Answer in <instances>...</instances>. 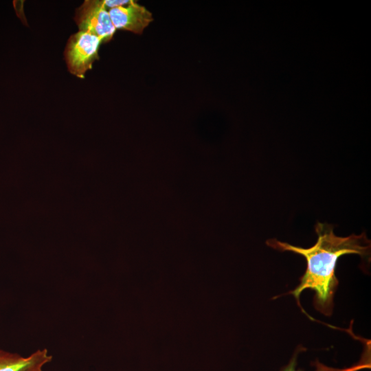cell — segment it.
I'll return each instance as SVG.
<instances>
[{
	"instance_id": "1",
	"label": "cell",
	"mask_w": 371,
	"mask_h": 371,
	"mask_svg": "<svg viewBox=\"0 0 371 371\" xmlns=\"http://www.w3.org/2000/svg\"><path fill=\"white\" fill-rule=\"evenodd\" d=\"M317 235L316 243L309 248H302L277 239L268 240V246L281 251H289L304 256L306 260L304 274L300 278V284L292 294L300 306V294L306 289L315 291V308L326 315L332 313L333 297L338 285L335 269L338 259L346 254H357L362 258L370 254V241L365 233L351 234L346 237L338 236L333 226L328 223H317L315 226Z\"/></svg>"
},
{
	"instance_id": "2",
	"label": "cell",
	"mask_w": 371,
	"mask_h": 371,
	"mask_svg": "<svg viewBox=\"0 0 371 371\" xmlns=\"http://www.w3.org/2000/svg\"><path fill=\"white\" fill-rule=\"evenodd\" d=\"M102 41L86 32L78 31L72 34L66 45L64 56L69 71L80 78L92 68L98 60V50Z\"/></svg>"
},
{
	"instance_id": "3",
	"label": "cell",
	"mask_w": 371,
	"mask_h": 371,
	"mask_svg": "<svg viewBox=\"0 0 371 371\" xmlns=\"http://www.w3.org/2000/svg\"><path fill=\"white\" fill-rule=\"evenodd\" d=\"M74 20L79 31L91 33L102 43L110 41L116 31L103 0L85 1L76 9Z\"/></svg>"
},
{
	"instance_id": "4",
	"label": "cell",
	"mask_w": 371,
	"mask_h": 371,
	"mask_svg": "<svg viewBox=\"0 0 371 371\" xmlns=\"http://www.w3.org/2000/svg\"><path fill=\"white\" fill-rule=\"evenodd\" d=\"M109 13L116 30L139 34L153 21L152 13L133 0L126 5L109 10Z\"/></svg>"
},
{
	"instance_id": "5",
	"label": "cell",
	"mask_w": 371,
	"mask_h": 371,
	"mask_svg": "<svg viewBox=\"0 0 371 371\" xmlns=\"http://www.w3.org/2000/svg\"><path fill=\"white\" fill-rule=\"evenodd\" d=\"M52 360L46 348L38 349L28 357L0 349V371H43Z\"/></svg>"
},
{
	"instance_id": "6",
	"label": "cell",
	"mask_w": 371,
	"mask_h": 371,
	"mask_svg": "<svg viewBox=\"0 0 371 371\" xmlns=\"http://www.w3.org/2000/svg\"><path fill=\"white\" fill-rule=\"evenodd\" d=\"M297 352H295L294 355L293 356L292 359H291L290 362L287 366H286L284 368H283L281 371H302L300 369H297L296 368L297 366ZM316 370L315 371H357L359 369L368 368V364H361V365H357L350 368H344V369H337V368H333L327 367L320 362H315V363Z\"/></svg>"
},
{
	"instance_id": "7",
	"label": "cell",
	"mask_w": 371,
	"mask_h": 371,
	"mask_svg": "<svg viewBox=\"0 0 371 371\" xmlns=\"http://www.w3.org/2000/svg\"><path fill=\"white\" fill-rule=\"evenodd\" d=\"M131 0H104V3L106 8L109 10L126 5L130 3Z\"/></svg>"
}]
</instances>
